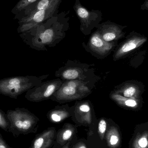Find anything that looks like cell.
I'll use <instances>...</instances> for the list:
<instances>
[{
    "mask_svg": "<svg viewBox=\"0 0 148 148\" xmlns=\"http://www.w3.org/2000/svg\"><path fill=\"white\" fill-rule=\"evenodd\" d=\"M74 9L81 23V30L85 34H89L94 27H97L102 19L101 11L88 10L81 4L79 0H76Z\"/></svg>",
    "mask_w": 148,
    "mask_h": 148,
    "instance_id": "obj_4",
    "label": "cell"
},
{
    "mask_svg": "<svg viewBox=\"0 0 148 148\" xmlns=\"http://www.w3.org/2000/svg\"><path fill=\"white\" fill-rule=\"evenodd\" d=\"M147 37L135 32L130 34L125 42L119 48L114 56L115 60H117L128 54L132 50L140 47L147 41Z\"/></svg>",
    "mask_w": 148,
    "mask_h": 148,
    "instance_id": "obj_8",
    "label": "cell"
},
{
    "mask_svg": "<svg viewBox=\"0 0 148 148\" xmlns=\"http://www.w3.org/2000/svg\"><path fill=\"white\" fill-rule=\"evenodd\" d=\"M0 148H13L9 146L4 140L0 133Z\"/></svg>",
    "mask_w": 148,
    "mask_h": 148,
    "instance_id": "obj_22",
    "label": "cell"
},
{
    "mask_svg": "<svg viewBox=\"0 0 148 148\" xmlns=\"http://www.w3.org/2000/svg\"><path fill=\"white\" fill-rule=\"evenodd\" d=\"M107 141L110 146L114 147L116 146L119 142V138L116 134L112 133L110 131L107 134Z\"/></svg>",
    "mask_w": 148,
    "mask_h": 148,
    "instance_id": "obj_19",
    "label": "cell"
},
{
    "mask_svg": "<svg viewBox=\"0 0 148 148\" xmlns=\"http://www.w3.org/2000/svg\"><path fill=\"white\" fill-rule=\"evenodd\" d=\"M0 128L5 132H8L10 128V123L5 114L2 110L0 109Z\"/></svg>",
    "mask_w": 148,
    "mask_h": 148,
    "instance_id": "obj_18",
    "label": "cell"
},
{
    "mask_svg": "<svg viewBox=\"0 0 148 148\" xmlns=\"http://www.w3.org/2000/svg\"><path fill=\"white\" fill-rule=\"evenodd\" d=\"M55 131L47 130L37 136L32 142L30 148H49L52 145L54 138Z\"/></svg>",
    "mask_w": 148,
    "mask_h": 148,
    "instance_id": "obj_11",
    "label": "cell"
},
{
    "mask_svg": "<svg viewBox=\"0 0 148 148\" xmlns=\"http://www.w3.org/2000/svg\"><path fill=\"white\" fill-rule=\"evenodd\" d=\"M114 43L113 42H108L103 40L97 30L90 36L88 46L92 52L103 56L112 50L114 45Z\"/></svg>",
    "mask_w": 148,
    "mask_h": 148,
    "instance_id": "obj_10",
    "label": "cell"
},
{
    "mask_svg": "<svg viewBox=\"0 0 148 148\" xmlns=\"http://www.w3.org/2000/svg\"><path fill=\"white\" fill-rule=\"evenodd\" d=\"M38 1L39 0H20L12 9L11 12L14 14H17L28 6Z\"/></svg>",
    "mask_w": 148,
    "mask_h": 148,
    "instance_id": "obj_16",
    "label": "cell"
},
{
    "mask_svg": "<svg viewBox=\"0 0 148 148\" xmlns=\"http://www.w3.org/2000/svg\"><path fill=\"white\" fill-rule=\"evenodd\" d=\"M69 116V114L66 111L62 110H55L51 113L50 118L55 122H60Z\"/></svg>",
    "mask_w": 148,
    "mask_h": 148,
    "instance_id": "obj_17",
    "label": "cell"
},
{
    "mask_svg": "<svg viewBox=\"0 0 148 148\" xmlns=\"http://www.w3.org/2000/svg\"><path fill=\"white\" fill-rule=\"evenodd\" d=\"M127 26H122L110 21L99 24L97 31L103 40L106 42H112L123 38L125 33L123 29Z\"/></svg>",
    "mask_w": 148,
    "mask_h": 148,
    "instance_id": "obj_7",
    "label": "cell"
},
{
    "mask_svg": "<svg viewBox=\"0 0 148 148\" xmlns=\"http://www.w3.org/2000/svg\"><path fill=\"white\" fill-rule=\"evenodd\" d=\"M74 148H87V147L83 143H79L77 144Z\"/></svg>",
    "mask_w": 148,
    "mask_h": 148,
    "instance_id": "obj_25",
    "label": "cell"
},
{
    "mask_svg": "<svg viewBox=\"0 0 148 148\" xmlns=\"http://www.w3.org/2000/svg\"><path fill=\"white\" fill-rule=\"evenodd\" d=\"M78 110L81 112H85V113H89L90 111V108L89 105L87 104H81L78 108Z\"/></svg>",
    "mask_w": 148,
    "mask_h": 148,
    "instance_id": "obj_21",
    "label": "cell"
},
{
    "mask_svg": "<svg viewBox=\"0 0 148 148\" xmlns=\"http://www.w3.org/2000/svg\"><path fill=\"white\" fill-rule=\"evenodd\" d=\"M63 148H69V143H68Z\"/></svg>",
    "mask_w": 148,
    "mask_h": 148,
    "instance_id": "obj_26",
    "label": "cell"
},
{
    "mask_svg": "<svg viewBox=\"0 0 148 148\" xmlns=\"http://www.w3.org/2000/svg\"><path fill=\"white\" fill-rule=\"evenodd\" d=\"M74 129L73 127H69L63 129L58 136V141L62 145L69 140L73 135Z\"/></svg>",
    "mask_w": 148,
    "mask_h": 148,
    "instance_id": "obj_15",
    "label": "cell"
},
{
    "mask_svg": "<svg viewBox=\"0 0 148 148\" xmlns=\"http://www.w3.org/2000/svg\"><path fill=\"white\" fill-rule=\"evenodd\" d=\"M43 77L34 76H17L0 80V94L17 99L23 93L42 82Z\"/></svg>",
    "mask_w": 148,
    "mask_h": 148,
    "instance_id": "obj_2",
    "label": "cell"
},
{
    "mask_svg": "<svg viewBox=\"0 0 148 148\" xmlns=\"http://www.w3.org/2000/svg\"><path fill=\"white\" fill-rule=\"evenodd\" d=\"M111 98L120 105L129 108H135L137 106V101L135 99L127 98L117 93L112 94Z\"/></svg>",
    "mask_w": 148,
    "mask_h": 148,
    "instance_id": "obj_13",
    "label": "cell"
},
{
    "mask_svg": "<svg viewBox=\"0 0 148 148\" xmlns=\"http://www.w3.org/2000/svg\"><path fill=\"white\" fill-rule=\"evenodd\" d=\"M91 87L88 86V82L82 80H68L62 83L60 88L51 98L58 102L68 101L82 99L90 94Z\"/></svg>",
    "mask_w": 148,
    "mask_h": 148,
    "instance_id": "obj_3",
    "label": "cell"
},
{
    "mask_svg": "<svg viewBox=\"0 0 148 148\" xmlns=\"http://www.w3.org/2000/svg\"><path fill=\"white\" fill-rule=\"evenodd\" d=\"M63 82L60 79L42 82L26 92L25 98L31 102H40L50 98L60 88Z\"/></svg>",
    "mask_w": 148,
    "mask_h": 148,
    "instance_id": "obj_5",
    "label": "cell"
},
{
    "mask_svg": "<svg viewBox=\"0 0 148 148\" xmlns=\"http://www.w3.org/2000/svg\"><path fill=\"white\" fill-rule=\"evenodd\" d=\"M139 91L137 87L134 85H129L124 87L120 91L118 92V94H121V95L127 97L135 99L139 94Z\"/></svg>",
    "mask_w": 148,
    "mask_h": 148,
    "instance_id": "obj_14",
    "label": "cell"
},
{
    "mask_svg": "<svg viewBox=\"0 0 148 148\" xmlns=\"http://www.w3.org/2000/svg\"><path fill=\"white\" fill-rule=\"evenodd\" d=\"M59 6H55L46 10L37 11L29 16L18 20L19 26L17 29L18 34L28 31L52 17Z\"/></svg>",
    "mask_w": 148,
    "mask_h": 148,
    "instance_id": "obj_6",
    "label": "cell"
},
{
    "mask_svg": "<svg viewBox=\"0 0 148 148\" xmlns=\"http://www.w3.org/2000/svg\"><path fill=\"white\" fill-rule=\"evenodd\" d=\"M74 66L67 65L61 71V77L63 79L67 80H82L84 77L83 75L84 73V67H75Z\"/></svg>",
    "mask_w": 148,
    "mask_h": 148,
    "instance_id": "obj_12",
    "label": "cell"
},
{
    "mask_svg": "<svg viewBox=\"0 0 148 148\" xmlns=\"http://www.w3.org/2000/svg\"><path fill=\"white\" fill-rule=\"evenodd\" d=\"M6 114L10 123L9 132L14 137L34 132L38 118L27 109L17 108L9 110Z\"/></svg>",
    "mask_w": 148,
    "mask_h": 148,
    "instance_id": "obj_1",
    "label": "cell"
},
{
    "mask_svg": "<svg viewBox=\"0 0 148 148\" xmlns=\"http://www.w3.org/2000/svg\"><path fill=\"white\" fill-rule=\"evenodd\" d=\"M139 146L141 148H146L148 145V141L146 137H142L138 141Z\"/></svg>",
    "mask_w": 148,
    "mask_h": 148,
    "instance_id": "obj_23",
    "label": "cell"
},
{
    "mask_svg": "<svg viewBox=\"0 0 148 148\" xmlns=\"http://www.w3.org/2000/svg\"><path fill=\"white\" fill-rule=\"evenodd\" d=\"M107 129V123L103 119H101L98 124V132L101 139L102 140L104 137V134Z\"/></svg>",
    "mask_w": 148,
    "mask_h": 148,
    "instance_id": "obj_20",
    "label": "cell"
},
{
    "mask_svg": "<svg viewBox=\"0 0 148 148\" xmlns=\"http://www.w3.org/2000/svg\"><path fill=\"white\" fill-rule=\"evenodd\" d=\"M140 9L143 10H148V0L145 1L141 5Z\"/></svg>",
    "mask_w": 148,
    "mask_h": 148,
    "instance_id": "obj_24",
    "label": "cell"
},
{
    "mask_svg": "<svg viewBox=\"0 0 148 148\" xmlns=\"http://www.w3.org/2000/svg\"><path fill=\"white\" fill-rule=\"evenodd\" d=\"M61 1L62 0H39L29 5L15 15L14 19L19 20L37 11L46 10L55 6H59Z\"/></svg>",
    "mask_w": 148,
    "mask_h": 148,
    "instance_id": "obj_9",
    "label": "cell"
}]
</instances>
